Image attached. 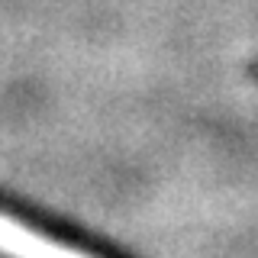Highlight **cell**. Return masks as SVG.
<instances>
[{
	"mask_svg": "<svg viewBox=\"0 0 258 258\" xmlns=\"http://www.w3.org/2000/svg\"><path fill=\"white\" fill-rule=\"evenodd\" d=\"M0 248H7V252H13L20 258H87L81 252H71V248L52 242V239H42L39 232L13 223L10 216H0Z\"/></svg>",
	"mask_w": 258,
	"mask_h": 258,
	"instance_id": "1",
	"label": "cell"
}]
</instances>
